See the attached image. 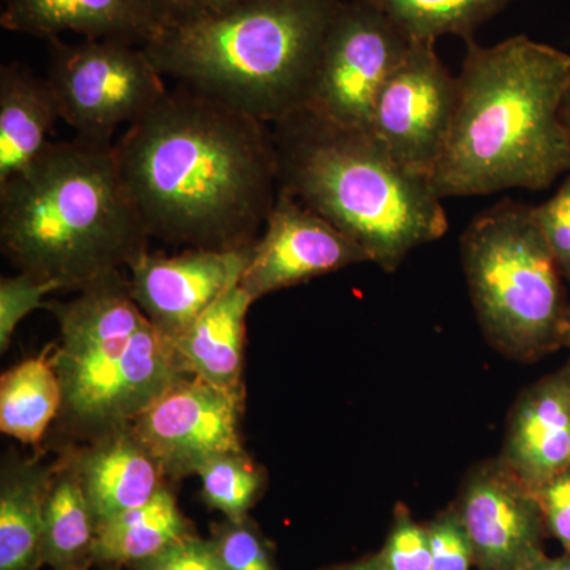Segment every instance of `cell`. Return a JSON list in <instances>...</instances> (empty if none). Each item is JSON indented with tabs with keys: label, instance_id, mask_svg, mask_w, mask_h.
Returning <instances> with one entry per match:
<instances>
[{
	"label": "cell",
	"instance_id": "obj_1",
	"mask_svg": "<svg viewBox=\"0 0 570 570\" xmlns=\"http://www.w3.org/2000/svg\"><path fill=\"white\" fill-rule=\"evenodd\" d=\"M119 171L151 238L204 249H247L281 190L269 124L189 86L112 142Z\"/></svg>",
	"mask_w": 570,
	"mask_h": 570
},
{
	"label": "cell",
	"instance_id": "obj_2",
	"mask_svg": "<svg viewBox=\"0 0 570 570\" xmlns=\"http://www.w3.org/2000/svg\"><path fill=\"white\" fill-rule=\"evenodd\" d=\"M459 102L431 184L439 197L546 190L570 171L561 119L570 52L527 36L466 41Z\"/></svg>",
	"mask_w": 570,
	"mask_h": 570
},
{
	"label": "cell",
	"instance_id": "obj_3",
	"mask_svg": "<svg viewBox=\"0 0 570 570\" xmlns=\"http://www.w3.org/2000/svg\"><path fill=\"white\" fill-rule=\"evenodd\" d=\"M151 236L119 171L112 142L52 141L0 184V246L18 272L88 287L127 268Z\"/></svg>",
	"mask_w": 570,
	"mask_h": 570
},
{
	"label": "cell",
	"instance_id": "obj_4",
	"mask_svg": "<svg viewBox=\"0 0 570 570\" xmlns=\"http://www.w3.org/2000/svg\"><path fill=\"white\" fill-rule=\"evenodd\" d=\"M281 187L395 272L409 254L448 232L430 179L404 170L365 130L346 129L309 110L273 124Z\"/></svg>",
	"mask_w": 570,
	"mask_h": 570
},
{
	"label": "cell",
	"instance_id": "obj_5",
	"mask_svg": "<svg viewBox=\"0 0 570 570\" xmlns=\"http://www.w3.org/2000/svg\"><path fill=\"white\" fill-rule=\"evenodd\" d=\"M341 0H250L142 45L163 77L258 121L303 110Z\"/></svg>",
	"mask_w": 570,
	"mask_h": 570
},
{
	"label": "cell",
	"instance_id": "obj_6",
	"mask_svg": "<svg viewBox=\"0 0 570 570\" xmlns=\"http://www.w3.org/2000/svg\"><path fill=\"white\" fill-rule=\"evenodd\" d=\"M59 325L52 354L63 425L91 439L130 425L171 385L189 377L174 341L145 317L129 277L111 273L70 302L47 305Z\"/></svg>",
	"mask_w": 570,
	"mask_h": 570
},
{
	"label": "cell",
	"instance_id": "obj_7",
	"mask_svg": "<svg viewBox=\"0 0 570 570\" xmlns=\"http://www.w3.org/2000/svg\"><path fill=\"white\" fill-rule=\"evenodd\" d=\"M461 258L491 346L520 362L562 346L569 305L532 206L505 198L478 214L461 235Z\"/></svg>",
	"mask_w": 570,
	"mask_h": 570
},
{
	"label": "cell",
	"instance_id": "obj_8",
	"mask_svg": "<svg viewBox=\"0 0 570 570\" xmlns=\"http://www.w3.org/2000/svg\"><path fill=\"white\" fill-rule=\"evenodd\" d=\"M51 45L47 81L59 118L77 137L112 142L121 126L141 118L168 92L160 71L140 45L116 39H85Z\"/></svg>",
	"mask_w": 570,
	"mask_h": 570
},
{
	"label": "cell",
	"instance_id": "obj_9",
	"mask_svg": "<svg viewBox=\"0 0 570 570\" xmlns=\"http://www.w3.org/2000/svg\"><path fill=\"white\" fill-rule=\"evenodd\" d=\"M415 40L362 0H341L303 110L346 129H370L374 104Z\"/></svg>",
	"mask_w": 570,
	"mask_h": 570
},
{
	"label": "cell",
	"instance_id": "obj_10",
	"mask_svg": "<svg viewBox=\"0 0 570 570\" xmlns=\"http://www.w3.org/2000/svg\"><path fill=\"white\" fill-rule=\"evenodd\" d=\"M434 45L414 41L379 92L367 129L404 170L430 181L459 102V78L450 73Z\"/></svg>",
	"mask_w": 570,
	"mask_h": 570
},
{
	"label": "cell",
	"instance_id": "obj_11",
	"mask_svg": "<svg viewBox=\"0 0 570 570\" xmlns=\"http://www.w3.org/2000/svg\"><path fill=\"white\" fill-rule=\"evenodd\" d=\"M245 404L246 393L189 376L171 385L130 425L167 479L179 480L197 475L216 456L245 450Z\"/></svg>",
	"mask_w": 570,
	"mask_h": 570
},
{
	"label": "cell",
	"instance_id": "obj_12",
	"mask_svg": "<svg viewBox=\"0 0 570 570\" xmlns=\"http://www.w3.org/2000/svg\"><path fill=\"white\" fill-rule=\"evenodd\" d=\"M365 250L321 214L281 187L239 287L255 302L347 266L367 264Z\"/></svg>",
	"mask_w": 570,
	"mask_h": 570
},
{
	"label": "cell",
	"instance_id": "obj_13",
	"mask_svg": "<svg viewBox=\"0 0 570 570\" xmlns=\"http://www.w3.org/2000/svg\"><path fill=\"white\" fill-rule=\"evenodd\" d=\"M453 505L478 570H524L546 554L547 528L538 498L501 460L472 469Z\"/></svg>",
	"mask_w": 570,
	"mask_h": 570
},
{
	"label": "cell",
	"instance_id": "obj_14",
	"mask_svg": "<svg viewBox=\"0 0 570 570\" xmlns=\"http://www.w3.org/2000/svg\"><path fill=\"white\" fill-rule=\"evenodd\" d=\"M250 247H187L170 257L145 250L127 266L135 303L160 333L175 341L220 296L239 285Z\"/></svg>",
	"mask_w": 570,
	"mask_h": 570
},
{
	"label": "cell",
	"instance_id": "obj_15",
	"mask_svg": "<svg viewBox=\"0 0 570 570\" xmlns=\"http://www.w3.org/2000/svg\"><path fill=\"white\" fill-rule=\"evenodd\" d=\"M80 480L97 528L151 501L167 483L163 466L132 425L116 428L63 453Z\"/></svg>",
	"mask_w": 570,
	"mask_h": 570
},
{
	"label": "cell",
	"instance_id": "obj_16",
	"mask_svg": "<svg viewBox=\"0 0 570 570\" xmlns=\"http://www.w3.org/2000/svg\"><path fill=\"white\" fill-rule=\"evenodd\" d=\"M499 460L532 491L570 468V363L519 397Z\"/></svg>",
	"mask_w": 570,
	"mask_h": 570
},
{
	"label": "cell",
	"instance_id": "obj_17",
	"mask_svg": "<svg viewBox=\"0 0 570 570\" xmlns=\"http://www.w3.org/2000/svg\"><path fill=\"white\" fill-rule=\"evenodd\" d=\"M254 302L236 285L176 337V351L190 376L228 392L246 393V321Z\"/></svg>",
	"mask_w": 570,
	"mask_h": 570
},
{
	"label": "cell",
	"instance_id": "obj_18",
	"mask_svg": "<svg viewBox=\"0 0 570 570\" xmlns=\"http://www.w3.org/2000/svg\"><path fill=\"white\" fill-rule=\"evenodd\" d=\"M59 111L47 78L20 62L0 69V184L50 148Z\"/></svg>",
	"mask_w": 570,
	"mask_h": 570
},
{
	"label": "cell",
	"instance_id": "obj_19",
	"mask_svg": "<svg viewBox=\"0 0 570 570\" xmlns=\"http://www.w3.org/2000/svg\"><path fill=\"white\" fill-rule=\"evenodd\" d=\"M0 24L7 31L45 40L58 39L62 32L140 47L148 40L135 0H9Z\"/></svg>",
	"mask_w": 570,
	"mask_h": 570
},
{
	"label": "cell",
	"instance_id": "obj_20",
	"mask_svg": "<svg viewBox=\"0 0 570 570\" xmlns=\"http://www.w3.org/2000/svg\"><path fill=\"white\" fill-rule=\"evenodd\" d=\"M55 464L6 455L0 471V570L43 568L45 504Z\"/></svg>",
	"mask_w": 570,
	"mask_h": 570
},
{
	"label": "cell",
	"instance_id": "obj_21",
	"mask_svg": "<svg viewBox=\"0 0 570 570\" xmlns=\"http://www.w3.org/2000/svg\"><path fill=\"white\" fill-rule=\"evenodd\" d=\"M190 534L193 524L179 509L174 491L165 485L151 501L97 528L94 562L104 568H132Z\"/></svg>",
	"mask_w": 570,
	"mask_h": 570
},
{
	"label": "cell",
	"instance_id": "obj_22",
	"mask_svg": "<svg viewBox=\"0 0 570 570\" xmlns=\"http://www.w3.org/2000/svg\"><path fill=\"white\" fill-rule=\"evenodd\" d=\"M51 346L22 360L0 377V431L21 444H41L63 404Z\"/></svg>",
	"mask_w": 570,
	"mask_h": 570
},
{
	"label": "cell",
	"instance_id": "obj_23",
	"mask_svg": "<svg viewBox=\"0 0 570 570\" xmlns=\"http://www.w3.org/2000/svg\"><path fill=\"white\" fill-rule=\"evenodd\" d=\"M97 523L78 475L59 459L45 504L43 566L51 570H89L94 564Z\"/></svg>",
	"mask_w": 570,
	"mask_h": 570
},
{
	"label": "cell",
	"instance_id": "obj_24",
	"mask_svg": "<svg viewBox=\"0 0 570 570\" xmlns=\"http://www.w3.org/2000/svg\"><path fill=\"white\" fill-rule=\"evenodd\" d=\"M400 26L415 41L445 36L474 39L480 26L515 0H362Z\"/></svg>",
	"mask_w": 570,
	"mask_h": 570
},
{
	"label": "cell",
	"instance_id": "obj_25",
	"mask_svg": "<svg viewBox=\"0 0 570 570\" xmlns=\"http://www.w3.org/2000/svg\"><path fill=\"white\" fill-rule=\"evenodd\" d=\"M197 475L202 480L205 504L223 513L225 520L249 519L250 509L257 504L266 485L265 469L245 450L216 456Z\"/></svg>",
	"mask_w": 570,
	"mask_h": 570
},
{
	"label": "cell",
	"instance_id": "obj_26",
	"mask_svg": "<svg viewBox=\"0 0 570 570\" xmlns=\"http://www.w3.org/2000/svg\"><path fill=\"white\" fill-rule=\"evenodd\" d=\"M209 540L223 570H279L272 543L250 519L214 524Z\"/></svg>",
	"mask_w": 570,
	"mask_h": 570
},
{
	"label": "cell",
	"instance_id": "obj_27",
	"mask_svg": "<svg viewBox=\"0 0 570 570\" xmlns=\"http://www.w3.org/2000/svg\"><path fill=\"white\" fill-rule=\"evenodd\" d=\"M376 554L381 570H431L433 560L426 524L417 523L406 505L397 504L387 539Z\"/></svg>",
	"mask_w": 570,
	"mask_h": 570
},
{
	"label": "cell",
	"instance_id": "obj_28",
	"mask_svg": "<svg viewBox=\"0 0 570 570\" xmlns=\"http://www.w3.org/2000/svg\"><path fill=\"white\" fill-rule=\"evenodd\" d=\"M62 291L61 285L37 279L28 273L0 279V352L10 347L14 330L32 311L47 306L45 296Z\"/></svg>",
	"mask_w": 570,
	"mask_h": 570
},
{
	"label": "cell",
	"instance_id": "obj_29",
	"mask_svg": "<svg viewBox=\"0 0 570 570\" xmlns=\"http://www.w3.org/2000/svg\"><path fill=\"white\" fill-rule=\"evenodd\" d=\"M247 2L250 0H135L148 40L157 32L208 20Z\"/></svg>",
	"mask_w": 570,
	"mask_h": 570
},
{
	"label": "cell",
	"instance_id": "obj_30",
	"mask_svg": "<svg viewBox=\"0 0 570 570\" xmlns=\"http://www.w3.org/2000/svg\"><path fill=\"white\" fill-rule=\"evenodd\" d=\"M431 570H471L474 551L455 505L439 512L430 523Z\"/></svg>",
	"mask_w": 570,
	"mask_h": 570
},
{
	"label": "cell",
	"instance_id": "obj_31",
	"mask_svg": "<svg viewBox=\"0 0 570 570\" xmlns=\"http://www.w3.org/2000/svg\"><path fill=\"white\" fill-rule=\"evenodd\" d=\"M532 217L562 277L570 283V171L553 197L532 206Z\"/></svg>",
	"mask_w": 570,
	"mask_h": 570
},
{
	"label": "cell",
	"instance_id": "obj_32",
	"mask_svg": "<svg viewBox=\"0 0 570 570\" xmlns=\"http://www.w3.org/2000/svg\"><path fill=\"white\" fill-rule=\"evenodd\" d=\"M132 570H223L217 560L212 540L187 535L157 553L156 557L138 562Z\"/></svg>",
	"mask_w": 570,
	"mask_h": 570
},
{
	"label": "cell",
	"instance_id": "obj_33",
	"mask_svg": "<svg viewBox=\"0 0 570 570\" xmlns=\"http://www.w3.org/2000/svg\"><path fill=\"white\" fill-rule=\"evenodd\" d=\"M547 532L561 543L570 557V468L534 491Z\"/></svg>",
	"mask_w": 570,
	"mask_h": 570
},
{
	"label": "cell",
	"instance_id": "obj_34",
	"mask_svg": "<svg viewBox=\"0 0 570 570\" xmlns=\"http://www.w3.org/2000/svg\"><path fill=\"white\" fill-rule=\"evenodd\" d=\"M524 570H570V557L566 553L558 558H550L543 554L534 564Z\"/></svg>",
	"mask_w": 570,
	"mask_h": 570
},
{
	"label": "cell",
	"instance_id": "obj_35",
	"mask_svg": "<svg viewBox=\"0 0 570 570\" xmlns=\"http://www.w3.org/2000/svg\"><path fill=\"white\" fill-rule=\"evenodd\" d=\"M324 570H381V568H379L377 554L374 553L360 558V560L332 566V568Z\"/></svg>",
	"mask_w": 570,
	"mask_h": 570
},
{
	"label": "cell",
	"instance_id": "obj_36",
	"mask_svg": "<svg viewBox=\"0 0 570 570\" xmlns=\"http://www.w3.org/2000/svg\"><path fill=\"white\" fill-rule=\"evenodd\" d=\"M561 119L570 135V88L566 92L564 100H562Z\"/></svg>",
	"mask_w": 570,
	"mask_h": 570
},
{
	"label": "cell",
	"instance_id": "obj_37",
	"mask_svg": "<svg viewBox=\"0 0 570 570\" xmlns=\"http://www.w3.org/2000/svg\"><path fill=\"white\" fill-rule=\"evenodd\" d=\"M562 346H570V305L566 314L564 332H562Z\"/></svg>",
	"mask_w": 570,
	"mask_h": 570
},
{
	"label": "cell",
	"instance_id": "obj_38",
	"mask_svg": "<svg viewBox=\"0 0 570 570\" xmlns=\"http://www.w3.org/2000/svg\"><path fill=\"white\" fill-rule=\"evenodd\" d=\"M105 570H118L116 568H105Z\"/></svg>",
	"mask_w": 570,
	"mask_h": 570
}]
</instances>
